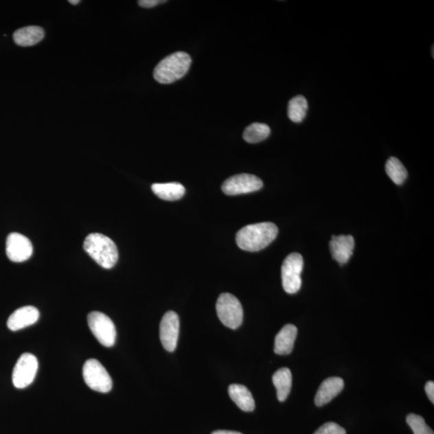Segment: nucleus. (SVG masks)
<instances>
[{
    "mask_svg": "<svg viewBox=\"0 0 434 434\" xmlns=\"http://www.w3.org/2000/svg\"><path fill=\"white\" fill-rule=\"evenodd\" d=\"M278 233L277 225L262 222L245 226L236 236L240 249L249 252H257L265 249L275 240Z\"/></svg>",
    "mask_w": 434,
    "mask_h": 434,
    "instance_id": "f257e3e1",
    "label": "nucleus"
},
{
    "mask_svg": "<svg viewBox=\"0 0 434 434\" xmlns=\"http://www.w3.org/2000/svg\"><path fill=\"white\" fill-rule=\"evenodd\" d=\"M83 247L99 266L111 269L119 260V251L113 240L101 233H91L84 239Z\"/></svg>",
    "mask_w": 434,
    "mask_h": 434,
    "instance_id": "f03ea898",
    "label": "nucleus"
},
{
    "mask_svg": "<svg viewBox=\"0 0 434 434\" xmlns=\"http://www.w3.org/2000/svg\"><path fill=\"white\" fill-rule=\"evenodd\" d=\"M192 58L185 52H177L166 56L154 70V78L160 84H171L178 81L190 69Z\"/></svg>",
    "mask_w": 434,
    "mask_h": 434,
    "instance_id": "7ed1b4c3",
    "label": "nucleus"
},
{
    "mask_svg": "<svg viewBox=\"0 0 434 434\" xmlns=\"http://www.w3.org/2000/svg\"><path fill=\"white\" fill-rule=\"evenodd\" d=\"M216 313L226 327L238 329L243 322V308L240 301L233 295L221 294L216 301Z\"/></svg>",
    "mask_w": 434,
    "mask_h": 434,
    "instance_id": "20e7f679",
    "label": "nucleus"
},
{
    "mask_svg": "<svg viewBox=\"0 0 434 434\" xmlns=\"http://www.w3.org/2000/svg\"><path fill=\"white\" fill-rule=\"evenodd\" d=\"M304 264V258L298 253H290L283 262L282 279L286 293L293 295L300 290Z\"/></svg>",
    "mask_w": 434,
    "mask_h": 434,
    "instance_id": "39448f33",
    "label": "nucleus"
},
{
    "mask_svg": "<svg viewBox=\"0 0 434 434\" xmlns=\"http://www.w3.org/2000/svg\"><path fill=\"white\" fill-rule=\"evenodd\" d=\"M89 329L98 341L104 347L115 345L117 332L115 323L108 316L98 311H93L88 315Z\"/></svg>",
    "mask_w": 434,
    "mask_h": 434,
    "instance_id": "423d86ee",
    "label": "nucleus"
},
{
    "mask_svg": "<svg viewBox=\"0 0 434 434\" xmlns=\"http://www.w3.org/2000/svg\"><path fill=\"white\" fill-rule=\"evenodd\" d=\"M83 378L89 388L98 393H108L113 387L110 374L101 363L95 358H91L84 363Z\"/></svg>",
    "mask_w": 434,
    "mask_h": 434,
    "instance_id": "0eeeda50",
    "label": "nucleus"
},
{
    "mask_svg": "<svg viewBox=\"0 0 434 434\" xmlns=\"http://www.w3.org/2000/svg\"><path fill=\"white\" fill-rule=\"evenodd\" d=\"M38 361L31 353H25L19 358L12 374V382L17 389H25L35 380Z\"/></svg>",
    "mask_w": 434,
    "mask_h": 434,
    "instance_id": "6e6552de",
    "label": "nucleus"
},
{
    "mask_svg": "<svg viewBox=\"0 0 434 434\" xmlns=\"http://www.w3.org/2000/svg\"><path fill=\"white\" fill-rule=\"evenodd\" d=\"M262 187L263 182L260 178L250 174H239L226 179L222 191L225 195L237 196L257 192Z\"/></svg>",
    "mask_w": 434,
    "mask_h": 434,
    "instance_id": "1a4fd4ad",
    "label": "nucleus"
},
{
    "mask_svg": "<svg viewBox=\"0 0 434 434\" xmlns=\"http://www.w3.org/2000/svg\"><path fill=\"white\" fill-rule=\"evenodd\" d=\"M179 334V319L174 311H168L160 323V341L165 350L173 352L177 347Z\"/></svg>",
    "mask_w": 434,
    "mask_h": 434,
    "instance_id": "9d476101",
    "label": "nucleus"
},
{
    "mask_svg": "<svg viewBox=\"0 0 434 434\" xmlns=\"http://www.w3.org/2000/svg\"><path fill=\"white\" fill-rule=\"evenodd\" d=\"M32 244L30 240L25 236L18 233L8 235L6 242V253L12 262H25L32 257Z\"/></svg>",
    "mask_w": 434,
    "mask_h": 434,
    "instance_id": "9b49d317",
    "label": "nucleus"
},
{
    "mask_svg": "<svg viewBox=\"0 0 434 434\" xmlns=\"http://www.w3.org/2000/svg\"><path fill=\"white\" fill-rule=\"evenodd\" d=\"M40 318V312L32 306H23L13 312L8 320V327L12 332L20 331L35 324Z\"/></svg>",
    "mask_w": 434,
    "mask_h": 434,
    "instance_id": "f8f14e48",
    "label": "nucleus"
},
{
    "mask_svg": "<svg viewBox=\"0 0 434 434\" xmlns=\"http://www.w3.org/2000/svg\"><path fill=\"white\" fill-rule=\"evenodd\" d=\"M355 240L351 235L333 236L330 249L334 260L341 265L346 264L352 255Z\"/></svg>",
    "mask_w": 434,
    "mask_h": 434,
    "instance_id": "ddd939ff",
    "label": "nucleus"
},
{
    "mask_svg": "<svg viewBox=\"0 0 434 434\" xmlns=\"http://www.w3.org/2000/svg\"><path fill=\"white\" fill-rule=\"evenodd\" d=\"M344 382L339 377H330L321 384L317 393L315 395V403L321 407L327 404L343 389Z\"/></svg>",
    "mask_w": 434,
    "mask_h": 434,
    "instance_id": "4468645a",
    "label": "nucleus"
},
{
    "mask_svg": "<svg viewBox=\"0 0 434 434\" xmlns=\"http://www.w3.org/2000/svg\"><path fill=\"white\" fill-rule=\"evenodd\" d=\"M298 329L295 325L284 326L275 337V352L277 355H289L293 351Z\"/></svg>",
    "mask_w": 434,
    "mask_h": 434,
    "instance_id": "2eb2a0df",
    "label": "nucleus"
},
{
    "mask_svg": "<svg viewBox=\"0 0 434 434\" xmlns=\"http://www.w3.org/2000/svg\"><path fill=\"white\" fill-rule=\"evenodd\" d=\"M229 394L233 402L244 412H252L255 409L253 396L247 387L233 384L229 387Z\"/></svg>",
    "mask_w": 434,
    "mask_h": 434,
    "instance_id": "dca6fc26",
    "label": "nucleus"
},
{
    "mask_svg": "<svg viewBox=\"0 0 434 434\" xmlns=\"http://www.w3.org/2000/svg\"><path fill=\"white\" fill-rule=\"evenodd\" d=\"M45 37L43 28L38 26H28L14 32L15 43L21 47H30L38 44Z\"/></svg>",
    "mask_w": 434,
    "mask_h": 434,
    "instance_id": "f3484780",
    "label": "nucleus"
},
{
    "mask_svg": "<svg viewBox=\"0 0 434 434\" xmlns=\"http://www.w3.org/2000/svg\"><path fill=\"white\" fill-rule=\"evenodd\" d=\"M152 190L160 199L168 201H178L185 194V187L176 182L154 183Z\"/></svg>",
    "mask_w": 434,
    "mask_h": 434,
    "instance_id": "a211bd4d",
    "label": "nucleus"
},
{
    "mask_svg": "<svg viewBox=\"0 0 434 434\" xmlns=\"http://www.w3.org/2000/svg\"><path fill=\"white\" fill-rule=\"evenodd\" d=\"M273 383L277 389V396L279 402H283L287 399L291 390L292 374L287 367H282L273 376Z\"/></svg>",
    "mask_w": 434,
    "mask_h": 434,
    "instance_id": "6ab92c4d",
    "label": "nucleus"
},
{
    "mask_svg": "<svg viewBox=\"0 0 434 434\" xmlns=\"http://www.w3.org/2000/svg\"><path fill=\"white\" fill-rule=\"evenodd\" d=\"M308 103L304 96L299 95L291 99L288 104V117L295 124L303 122L308 113Z\"/></svg>",
    "mask_w": 434,
    "mask_h": 434,
    "instance_id": "aec40b11",
    "label": "nucleus"
},
{
    "mask_svg": "<svg viewBox=\"0 0 434 434\" xmlns=\"http://www.w3.org/2000/svg\"><path fill=\"white\" fill-rule=\"evenodd\" d=\"M270 126L264 124H253L245 128L243 138L249 144H258L265 140L271 135Z\"/></svg>",
    "mask_w": 434,
    "mask_h": 434,
    "instance_id": "412c9836",
    "label": "nucleus"
},
{
    "mask_svg": "<svg viewBox=\"0 0 434 434\" xmlns=\"http://www.w3.org/2000/svg\"><path fill=\"white\" fill-rule=\"evenodd\" d=\"M385 170L389 178L396 185H400L407 181L408 172L398 159L391 157L385 165Z\"/></svg>",
    "mask_w": 434,
    "mask_h": 434,
    "instance_id": "4be33fe9",
    "label": "nucleus"
},
{
    "mask_svg": "<svg viewBox=\"0 0 434 434\" xmlns=\"http://www.w3.org/2000/svg\"><path fill=\"white\" fill-rule=\"evenodd\" d=\"M407 422L414 434H434L422 417L417 414L408 415Z\"/></svg>",
    "mask_w": 434,
    "mask_h": 434,
    "instance_id": "5701e85b",
    "label": "nucleus"
},
{
    "mask_svg": "<svg viewBox=\"0 0 434 434\" xmlns=\"http://www.w3.org/2000/svg\"><path fill=\"white\" fill-rule=\"evenodd\" d=\"M314 434H346V431L336 423L328 422L323 424Z\"/></svg>",
    "mask_w": 434,
    "mask_h": 434,
    "instance_id": "b1692460",
    "label": "nucleus"
},
{
    "mask_svg": "<svg viewBox=\"0 0 434 434\" xmlns=\"http://www.w3.org/2000/svg\"><path fill=\"white\" fill-rule=\"evenodd\" d=\"M166 2L167 1H164V0H163V1H161V0H140V1L138 2V3H139V5L141 8H152L155 6H157L158 4L159 3H166Z\"/></svg>",
    "mask_w": 434,
    "mask_h": 434,
    "instance_id": "393cba45",
    "label": "nucleus"
},
{
    "mask_svg": "<svg viewBox=\"0 0 434 434\" xmlns=\"http://www.w3.org/2000/svg\"><path fill=\"white\" fill-rule=\"evenodd\" d=\"M426 391L429 400L434 403V383L433 381H429L426 385Z\"/></svg>",
    "mask_w": 434,
    "mask_h": 434,
    "instance_id": "a878e982",
    "label": "nucleus"
},
{
    "mask_svg": "<svg viewBox=\"0 0 434 434\" xmlns=\"http://www.w3.org/2000/svg\"><path fill=\"white\" fill-rule=\"evenodd\" d=\"M212 434H242V433H239V432H236V431H216L212 433Z\"/></svg>",
    "mask_w": 434,
    "mask_h": 434,
    "instance_id": "bb28decb",
    "label": "nucleus"
},
{
    "mask_svg": "<svg viewBox=\"0 0 434 434\" xmlns=\"http://www.w3.org/2000/svg\"><path fill=\"white\" fill-rule=\"evenodd\" d=\"M80 0H69V3L73 4V5H77V4L80 3Z\"/></svg>",
    "mask_w": 434,
    "mask_h": 434,
    "instance_id": "cd10ccee",
    "label": "nucleus"
}]
</instances>
